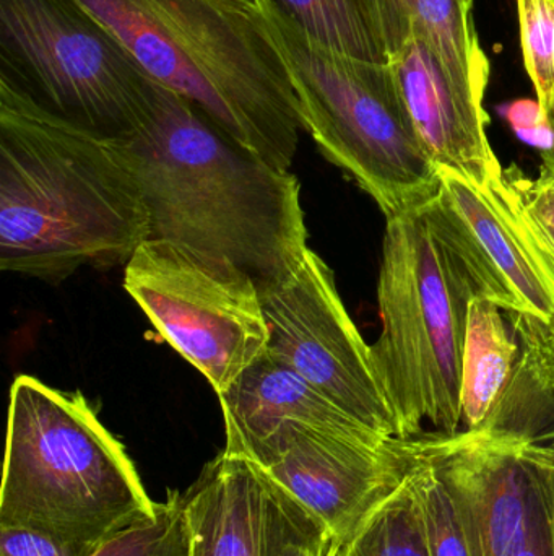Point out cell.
Instances as JSON below:
<instances>
[{
    "label": "cell",
    "instance_id": "obj_7",
    "mask_svg": "<svg viewBox=\"0 0 554 556\" xmlns=\"http://www.w3.org/2000/svg\"><path fill=\"white\" fill-rule=\"evenodd\" d=\"M0 85L65 123L126 140L159 81L78 0H0Z\"/></svg>",
    "mask_w": 554,
    "mask_h": 556
},
{
    "label": "cell",
    "instance_id": "obj_27",
    "mask_svg": "<svg viewBox=\"0 0 554 556\" xmlns=\"http://www.w3.org/2000/svg\"><path fill=\"white\" fill-rule=\"evenodd\" d=\"M550 121H552L553 129H554V103L552 106V110H550L549 113ZM542 160H543V168L550 169V172L554 173V146L552 149L549 150V152L542 153Z\"/></svg>",
    "mask_w": 554,
    "mask_h": 556
},
{
    "label": "cell",
    "instance_id": "obj_22",
    "mask_svg": "<svg viewBox=\"0 0 554 556\" xmlns=\"http://www.w3.org/2000/svg\"><path fill=\"white\" fill-rule=\"evenodd\" d=\"M91 556H192L184 493H169L155 519L117 535Z\"/></svg>",
    "mask_w": 554,
    "mask_h": 556
},
{
    "label": "cell",
    "instance_id": "obj_3",
    "mask_svg": "<svg viewBox=\"0 0 554 556\" xmlns=\"http://www.w3.org/2000/svg\"><path fill=\"white\" fill-rule=\"evenodd\" d=\"M146 74L227 136L288 172L302 129L295 88L254 0H78Z\"/></svg>",
    "mask_w": 554,
    "mask_h": 556
},
{
    "label": "cell",
    "instance_id": "obj_2",
    "mask_svg": "<svg viewBox=\"0 0 554 556\" xmlns=\"http://www.w3.org/2000/svg\"><path fill=\"white\" fill-rule=\"evenodd\" d=\"M126 143L153 240L228 257L260 293L298 269L309 248L295 175L247 152L162 84L149 116Z\"/></svg>",
    "mask_w": 554,
    "mask_h": 556
},
{
    "label": "cell",
    "instance_id": "obj_26",
    "mask_svg": "<svg viewBox=\"0 0 554 556\" xmlns=\"http://www.w3.org/2000/svg\"><path fill=\"white\" fill-rule=\"evenodd\" d=\"M98 551L61 541L46 532L0 526V556H91Z\"/></svg>",
    "mask_w": 554,
    "mask_h": 556
},
{
    "label": "cell",
    "instance_id": "obj_25",
    "mask_svg": "<svg viewBox=\"0 0 554 556\" xmlns=\"http://www.w3.org/2000/svg\"><path fill=\"white\" fill-rule=\"evenodd\" d=\"M500 114L507 121L517 139L540 150V153L549 152L554 146L553 124L539 100L520 98L511 101L500 108Z\"/></svg>",
    "mask_w": 554,
    "mask_h": 556
},
{
    "label": "cell",
    "instance_id": "obj_9",
    "mask_svg": "<svg viewBox=\"0 0 554 556\" xmlns=\"http://www.w3.org/2000/svg\"><path fill=\"white\" fill-rule=\"evenodd\" d=\"M260 296L267 350L371 430L399 438L371 345L348 314L331 267L308 250L292 276Z\"/></svg>",
    "mask_w": 554,
    "mask_h": 556
},
{
    "label": "cell",
    "instance_id": "obj_13",
    "mask_svg": "<svg viewBox=\"0 0 554 556\" xmlns=\"http://www.w3.org/2000/svg\"><path fill=\"white\" fill-rule=\"evenodd\" d=\"M218 399L227 430L224 451L236 456L249 457L292 427L373 447L394 440L351 417L269 350Z\"/></svg>",
    "mask_w": 554,
    "mask_h": 556
},
{
    "label": "cell",
    "instance_id": "obj_31",
    "mask_svg": "<svg viewBox=\"0 0 554 556\" xmlns=\"http://www.w3.org/2000/svg\"><path fill=\"white\" fill-rule=\"evenodd\" d=\"M471 2H474V0H471Z\"/></svg>",
    "mask_w": 554,
    "mask_h": 556
},
{
    "label": "cell",
    "instance_id": "obj_12",
    "mask_svg": "<svg viewBox=\"0 0 554 556\" xmlns=\"http://www.w3.org/2000/svg\"><path fill=\"white\" fill-rule=\"evenodd\" d=\"M387 64L436 168L475 185H488L503 166L488 140L490 117L484 100L461 87L418 36H413Z\"/></svg>",
    "mask_w": 554,
    "mask_h": 556
},
{
    "label": "cell",
    "instance_id": "obj_29",
    "mask_svg": "<svg viewBox=\"0 0 554 556\" xmlns=\"http://www.w3.org/2000/svg\"><path fill=\"white\" fill-rule=\"evenodd\" d=\"M192 556H208L207 548L202 544L201 539L195 538L194 534H192Z\"/></svg>",
    "mask_w": 554,
    "mask_h": 556
},
{
    "label": "cell",
    "instance_id": "obj_14",
    "mask_svg": "<svg viewBox=\"0 0 554 556\" xmlns=\"http://www.w3.org/2000/svg\"><path fill=\"white\" fill-rule=\"evenodd\" d=\"M386 61L413 36L425 39L446 71L484 100L490 61L481 49L471 0H355Z\"/></svg>",
    "mask_w": 554,
    "mask_h": 556
},
{
    "label": "cell",
    "instance_id": "obj_8",
    "mask_svg": "<svg viewBox=\"0 0 554 556\" xmlns=\"http://www.w3.org/2000/svg\"><path fill=\"white\" fill-rule=\"evenodd\" d=\"M124 288L217 395L269 346L259 287L228 257L150 238L126 264Z\"/></svg>",
    "mask_w": 554,
    "mask_h": 556
},
{
    "label": "cell",
    "instance_id": "obj_20",
    "mask_svg": "<svg viewBox=\"0 0 554 556\" xmlns=\"http://www.w3.org/2000/svg\"><path fill=\"white\" fill-rule=\"evenodd\" d=\"M340 556H431L418 502L407 476L342 547Z\"/></svg>",
    "mask_w": 554,
    "mask_h": 556
},
{
    "label": "cell",
    "instance_id": "obj_4",
    "mask_svg": "<svg viewBox=\"0 0 554 556\" xmlns=\"http://www.w3.org/2000/svg\"><path fill=\"white\" fill-rule=\"evenodd\" d=\"M158 511L123 444L81 392L31 376L13 381L0 526L100 551Z\"/></svg>",
    "mask_w": 554,
    "mask_h": 556
},
{
    "label": "cell",
    "instance_id": "obj_6",
    "mask_svg": "<svg viewBox=\"0 0 554 556\" xmlns=\"http://www.w3.org/2000/svg\"><path fill=\"white\" fill-rule=\"evenodd\" d=\"M288 68L302 129L386 218L435 198L439 169L426 153L389 64L335 54L256 3Z\"/></svg>",
    "mask_w": 554,
    "mask_h": 556
},
{
    "label": "cell",
    "instance_id": "obj_16",
    "mask_svg": "<svg viewBox=\"0 0 554 556\" xmlns=\"http://www.w3.org/2000/svg\"><path fill=\"white\" fill-rule=\"evenodd\" d=\"M507 314L519 336V359L493 410L472 434L554 446V358L546 342V323L527 314Z\"/></svg>",
    "mask_w": 554,
    "mask_h": 556
},
{
    "label": "cell",
    "instance_id": "obj_28",
    "mask_svg": "<svg viewBox=\"0 0 554 556\" xmlns=\"http://www.w3.org/2000/svg\"><path fill=\"white\" fill-rule=\"evenodd\" d=\"M546 464H549L550 477H552V486L554 495V446H543Z\"/></svg>",
    "mask_w": 554,
    "mask_h": 556
},
{
    "label": "cell",
    "instance_id": "obj_5",
    "mask_svg": "<svg viewBox=\"0 0 554 556\" xmlns=\"http://www.w3.org/2000/svg\"><path fill=\"white\" fill-rule=\"evenodd\" d=\"M484 298L428 202L387 218L377 301L383 332L371 345L400 440L458 434L468 313Z\"/></svg>",
    "mask_w": 554,
    "mask_h": 556
},
{
    "label": "cell",
    "instance_id": "obj_17",
    "mask_svg": "<svg viewBox=\"0 0 554 556\" xmlns=\"http://www.w3.org/2000/svg\"><path fill=\"white\" fill-rule=\"evenodd\" d=\"M503 311L487 298H475L468 313L461 392L462 425L467 433L480 430L519 359V336Z\"/></svg>",
    "mask_w": 554,
    "mask_h": 556
},
{
    "label": "cell",
    "instance_id": "obj_1",
    "mask_svg": "<svg viewBox=\"0 0 554 556\" xmlns=\"http://www.w3.org/2000/svg\"><path fill=\"white\" fill-rule=\"evenodd\" d=\"M152 222L126 140L65 123L0 85V269L59 283L126 266Z\"/></svg>",
    "mask_w": 554,
    "mask_h": 556
},
{
    "label": "cell",
    "instance_id": "obj_21",
    "mask_svg": "<svg viewBox=\"0 0 554 556\" xmlns=\"http://www.w3.org/2000/svg\"><path fill=\"white\" fill-rule=\"evenodd\" d=\"M403 444L409 456L407 479L418 502L429 555L471 556L454 502L438 470L418 450L413 438L403 440Z\"/></svg>",
    "mask_w": 554,
    "mask_h": 556
},
{
    "label": "cell",
    "instance_id": "obj_10",
    "mask_svg": "<svg viewBox=\"0 0 554 556\" xmlns=\"http://www.w3.org/2000/svg\"><path fill=\"white\" fill-rule=\"evenodd\" d=\"M484 298L507 313L554 319V269L533 241L506 169L485 186L439 172L428 202Z\"/></svg>",
    "mask_w": 554,
    "mask_h": 556
},
{
    "label": "cell",
    "instance_id": "obj_15",
    "mask_svg": "<svg viewBox=\"0 0 554 556\" xmlns=\"http://www.w3.org/2000/svg\"><path fill=\"white\" fill-rule=\"evenodd\" d=\"M192 534L208 556H260L263 490L257 464L218 454L184 493Z\"/></svg>",
    "mask_w": 554,
    "mask_h": 556
},
{
    "label": "cell",
    "instance_id": "obj_30",
    "mask_svg": "<svg viewBox=\"0 0 554 556\" xmlns=\"http://www.w3.org/2000/svg\"><path fill=\"white\" fill-rule=\"evenodd\" d=\"M546 342H549L550 352L554 358V319L552 323H546Z\"/></svg>",
    "mask_w": 554,
    "mask_h": 556
},
{
    "label": "cell",
    "instance_id": "obj_19",
    "mask_svg": "<svg viewBox=\"0 0 554 556\" xmlns=\"http://www.w3.org/2000/svg\"><path fill=\"white\" fill-rule=\"evenodd\" d=\"M257 467L263 490L260 556H340L342 545L325 526L285 486Z\"/></svg>",
    "mask_w": 554,
    "mask_h": 556
},
{
    "label": "cell",
    "instance_id": "obj_11",
    "mask_svg": "<svg viewBox=\"0 0 554 556\" xmlns=\"http://www.w3.org/2000/svg\"><path fill=\"white\" fill-rule=\"evenodd\" d=\"M246 459L301 502L344 547L392 495L409 469L405 444L373 447L305 428H286Z\"/></svg>",
    "mask_w": 554,
    "mask_h": 556
},
{
    "label": "cell",
    "instance_id": "obj_18",
    "mask_svg": "<svg viewBox=\"0 0 554 556\" xmlns=\"http://www.w3.org/2000/svg\"><path fill=\"white\" fill-rule=\"evenodd\" d=\"M273 7L314 45L358 61L387 64L355 0H254Z\"/></svg>",
    "mask_w": 554,
    "mask_h": 556
},
{
    "label": "cell",
    "instance_id": "obj_23",
    "mask_svg": "<svg viewBox=\"0 0 554 556\" xmlns=\"http://www.w3.org/2000/svg\"><path fill=\"white\" fill-rule=\"evenodd\" d=\"M524 64L549 114L554 103V0H517Z\"/></svg>",
    "mask_w": 554,
    "mask_h": 556
},
{
    "label": "cell",
    "instance_id": "obj_24",
    "mask_svg": "<svg viewBox=\"0 0 554 556\" xmlns=\"http://www.w3.org/2000/svg\"><path fill=\"white\" fill-rule=\"evenodd\" d=\"M506 172L516 191L524 222L554 269V173L542 166L539 178L527 179L516 166Z\"/></svg>",
    "mask_w": 554,
    "mask_h": 556
}]
</instances>
